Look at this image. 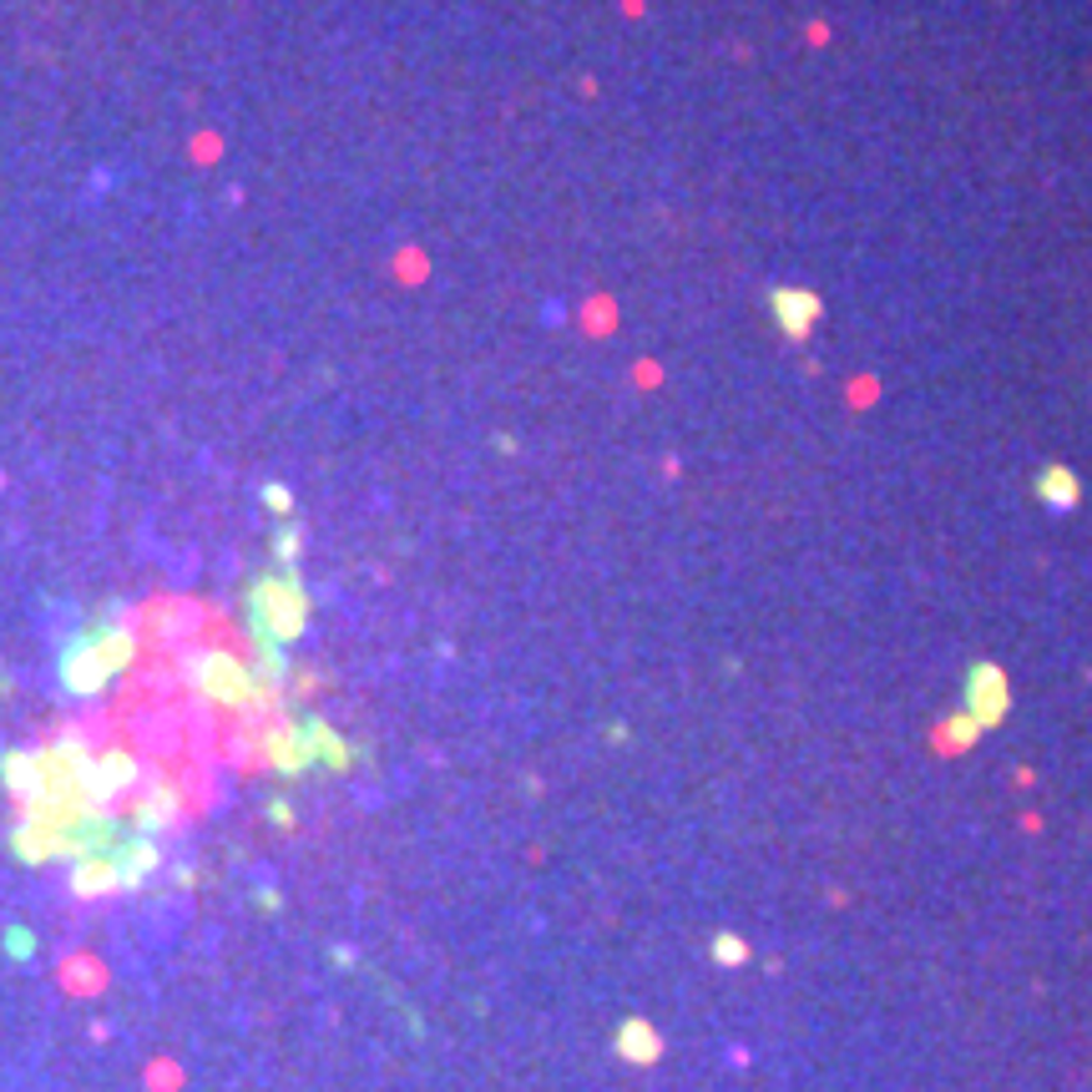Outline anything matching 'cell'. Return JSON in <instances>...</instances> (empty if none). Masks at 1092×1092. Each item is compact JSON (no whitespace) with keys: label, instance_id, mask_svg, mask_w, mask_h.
Masks as SVG:
<instances>
[{"label":"cell","instance_id":"cell-4","mask_svg":"<svg viewBox=\"0 0 1092 1092\" xmlns=\"http://www.w3.org/2000/svg\"><path fill=\"white\" fill-rule=\"evenodd\" d=\"M618 1057H623V1062H637V1067H648V1062H658V1057H663V1037H658L643 1016H627L623 1027H618Z\"/></svg>","mask_w":1092,"mask_h":1092},{"label":"cell","instance_id":"cell-7","mask_svg":"<svg viewBox=\"0 0 1092 1092\" xmlns=\"http://www.w3.org/2000/svg\"><path fill=\"white\" fill-rule=\"evenodd\" d=\"M713 961L718 966H739V961H748V946L739 936H718L713 940Z\"/></svg>","mask_w":1092,"mask_h":1092},{"label":"cell","instance_id":"cell-5","mask_svg":"<svg viewBox=\"0 0 1092 1092\" xmlns=\"http://www.w3.org/2000/svg\"><path fill=\"white\" fill-rule=\"evenodd\" d=\"M976 739H981V729H976V718H972V713H956L951 724H940L936 748H940V754H961V748H972Z\"/></svg>","mask_w":1092,"mask_h":1092},{"label":"cell","instance_id":"cell-8","mask_svg":"<svg viewBox=\"0 0 1092 1092\" xmlns=\"http://www.w3.org/2000/svg\"><path fill=\"white\" fill-rule=\"evenodd\" d=\"M269 507H278V516H289V491H278V486H269Z\"/></svg>","mask_w":1092,"mask_h":1092},{"label":"cell","instance_id":"cell-3","mask_svg":"<svg viewBox=\"0 0 1092 1092\" xmlns=\"http://www.w3.org/2000/svg\"><path fill=\"white\" fill-rule=\"evenodd\" d=\"M774 324L789 339H810V329L819 324V299L810 289H774Z\"/></svg>","mask_w":1092,"mask_h":1092},{"label":"cell","instance_id":"cell-6","mask_svg":"<svg viewBox=\"0 0 1092 1092\" xmlns=\"http://www.w3.org/2000/svg\"><path fill=\"white\" fill-rule=\"evenodd\" d=\"M1037 491H1042V501H1053V507H1072L1077 501V481H1072V470H1042V481H1037Z\"/></svg>","mask_w":1092,"mask_h":1092},{"label":"cell","instance_id":"cell-2","mask_svg":"<svg viewBox=\"0 0 1092 1092\" xmlns=\"http://www.w3.org/2000/svg\"><path fill=\"white\" fill-rule=\"evenodd\" d=\"M1007 703H1012V693H1007V673L991 663L972 667V683H966V713L976 718V729H997L1002 718H1007Z\"/></svg>","mask_w":1092,"mask_h":1092},{"label":"cell","instance_id":"cell-1","mask_svg":"<svg viewBox=\"0 0 1092 1092\" xmlns=\"http://www.w3.org/2000/svg\"><path fill=\"white\" fill-rule=\"evenodd\" d=\"M309 618V597L299 582H264L258 586V627L269 632L273 643H294L304 632Z\"/></svg>","mask_w":1092,"mask_h":1092}]
</instances>
